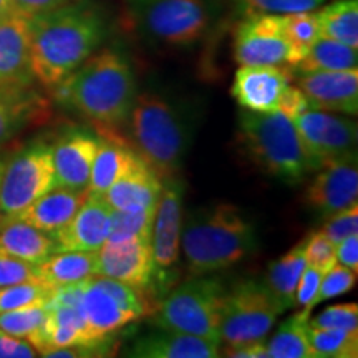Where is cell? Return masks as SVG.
I'll list each match as a JSON object with an SVG mask.
<instances>
[{
  "label": "cell",
  "mask_w": 358,
  "mask_h": 358,
  "mask_svg": "<svg viewBox=\"0 0 358 358\" xmlns=\"http://www.w3.org/2000/svg\"><path fill=\"white\" fill-rule=\"evenodd\" d=\"M53 289L40 280L22 282V284L0 287V313L15 310V308L47 303L50 301Z\"/></svg>",
  "instance_id": "36"
},
{
  "label": "cell",
  "mask_w": 358,
  "mask_h": 358,
  "mask_svg": "<svg viewBox=\"0 0 358 358\" xmlns=\"http://www.w3.org/2000/svg\"><path fill=\"white\" fill-rule=\"evenodd\" d=\"M98 252V275L110 277L136 290L150 287L155 275L151 239L105 243Z\"/></svg>",
  "instance_id": "16"
},
{
  "label": "cell",
  "mask_w": 358,
  "mask_h": 358,
  "mask_svg": "<svg viewBox=\"0 0 358 358\" xmlns=\"http://www.w3.org/2000/svg\"><path fill=\"white\" fill-rule=\"evenodd\" d=\"M297 87L306 95L308 108L357 115L358 70H319L299 73Z\"/></svg>",
  "instance_id": "15"
},
{
  "label": "cell",
  "mask_w": 358,
  "mask_h": 358,
  "mask_svg": "<svg viewBox=\"0 0 358 358\" xmlns=\"http://www.w3.org/2000/svg\"><path fill=\"white\" fill-rule=\"evenodd\" d=\"M282 312L274 294L256 280H243L226 290L221 317V342L226 345L266 340Z\"/></svg>",
  "instance_id": "9"
},
{
  "label": "cell",
  "mask_w": 358,
  "mask_h": 358,
  "mask_svg": "<svg viewBox=\"0 0 358 358\" xmlns=\"http://www.w3.org/2000/svg\"><path fill=\"white\" fill-rule=\"evenodd\" d=\"M284 32L287 35L289 42L292 43L295 53H297L299 62L302 60L312 43L320 37L319 19L317 12L306 10V12H294L284 13L280 15Z\"/></svg>",
  "instance_id": "34"
},
{
  "label": "cell",
  "mask_w": 358,
  "mask_h": 358,
  "mask_svg": "<svg viewBox=\"0 0 358 358\" xmlns=\"http://www.w3.org/2000/svg\"><path fill=\"white\" fill-rule=\"evenodd\" d=\"M47 118V101L29 87L0 88V148L29 124Z\"/></svg>",
  "instance_id": "23"
},
{
  "label": "cell",
  "mask_w": 358,
  "mask_h": 358,
  "mask_svg": "<svg viewBox=\"0 0 358 358\" xmlns=\"http://www.w3.org/2000/svg\"><path fill=\"white\" fill-rule=\"evenodd\" d=\"M245 15L252 13H274V15H284V13L315 10L325 0H234Z\"/></svg>",
  "instance_id": "38"
},
{
  "label": "cell",
  "mask_w": 358,
  "mask_h": 358,
  "mask_svg": "<svg viewBox=\"0 0 358 358\" xmlns=\"http://www.w3.org/2000/svg\"><path fill=\"white\" fill-rule=\"evenodd\" d=\"M226 289L216 277L194 275L161 303L158 329L198 335L221 343V317Z\"/></svg>",
  "instance_id": "7"
},
{
  "label": "cell",
  "mask_w": 358,
  "mask_h": 358,
  "mask_svg": "<svg viewBox=\"0 0 358 358\" xmlns=\"http://www.w3.org/2000/svg\"><path fill=\"white\" fill-rule=\"evenodd\" d=\"M322 231L335 245L348 236L358 234V206L352 204L327 217Z\"/></svg>",
  "instance_id": "42"
},
{
  "label": "cell",
  "mask_w": 358,
  "mask_h": 358,
  "mask_svg": "<svg viewBox=\"0 0 358 358\" xmlns=\"http://www.w3.org/2000/svg\"><path fill=\"white\" fill-rule=\"evenodd\" d=\"M48 308L47 303H35V306H27L0 313V330L15 335V337L29 340L40 350L42 345L43 329L47 325Z\"/></svg>",
  "instance_id": "32"
},
{
  "label": "cell",
  "mask_w": 358,
  "mask_h": 358,
  "mask_svg": "<svg viewBox=\"0 0 358 358\" xmlns=\"http://www.w3.org/2000/svg\"><path fill=\"white\" fill-rule=\"evenodd\" d=\"M113 209L100 196H90L64 227L53 232L55 252L98 250L108 239Z\"/></svg>",
  "instance_id": "18"
},
{
  "label": "cell",
  "mask_w": 358,
  "mask_h": 358,
  "mask_svg": "<svg viewBox=\"0 0 358 358\" xmlns=\"http://www.w3.org/2000/svg\"><path fill=\"white\" fill-rule=\"evenodd\" d=\"M358 65L357 48L329 37H320L312 43L306 55L292 66L295 73L319 70H352Z\"/></svg>",
  "instance_id": "30"
},
{
  "label": "cell",
  "mask_w": 358,
  "mask_h": 358,
  "mask_svg": "<svg viewBox=\"0 0 358 358\" xmlns=\"http://www.w3.org/2000/svg\"><path fill=\"white\" fill-rule=\"evenodd\" d=\"M29 19L20 13L0 22V88L34 85Z\"/></svg>",
  "instance_id": "21"
},
{
  "label": "cell",
  "mask_w": 358,
  "mask_h": 358,
  "mask_svg": "<svg viewBox=\"0 0 358 358\" xmlns=\"http://www.w3.org/2000/svg\"><path fill=\"white\" fill-rule=\"evenodd\" d=\"M12 2L20 15L30 19V17L38 15V13L53 10V8L65 6V3L70 2V0H12Z\"/></svg>",
  "instance_id": "47"
},
{
  "label": "cell",
  "mask_w": 358,
  "mask_h": 358,
  "mask_svg": "<svg viewBox=\"0 0 358 358\" xmlns=\"http://www.w3.org/2000/svg\"><path fill=\"white\" fill-rule=\"evenodd\" d=\"M38 280L50 289L80 284L98 275L96 250H66L53 252L43 262L37 264Z\"/></svg>",
  "instance_id": "26"
},
{
  "label": "cell",
  "mask_w": 358,
  "mask_h": 358,
  "mask_svg": "<svg viewBox=\"0 0 358 358\" xmlns=\"http://www.w3.org/2000/svg\"><path fill=\"white\" fill-rule=\"evenodd\" d=\"M306 110H308V101L306 95L301 92V88L290 85V87L285 90L284 96H282V100L279 103V111L287 115L290 120H294L295 116L303 113Z\"/></svg>",
  "instance_id": "45"
},
{
  "label": "cell",
  "mask_w": 358,
  "mask_h": 358,
  "mask_svg": "<svg viewBox=\"0 0 358 358\" xmlns=\"http://www.w3.org/2000/svg\"><path fill=\"white\" fill-rule=\"evenodd\" d=\"M15 13L19 12H17V8L13 6L12 0H0V22L8 19V17L15 15Z\"/></svg>",
  "instance_id": "49"
},
{
  "label": "cell",
  "mask_w": 358,
  "mask_h": 358,
  "mask_svg": "<svg viewBox=\"0 0 358 358\" xmlns=\"http://www.w3.org/2000/svg\"><path fill=\"white\" fill-rule=\"evenodd\" d=\"M136 155V151L128 150L116 140L101 141L90 173L88 194L103 198L110 186L129 168Z\"/></svg>",
  "instance_id": "28"
},
{
  "label": "cell",
  "mask_w": 358,
  "mask_h": 358,
  "mask_svg": "<svg viewBox=\"0 0 358 358\" xmlns=\"http://www.w3.org/2000/svg\"><path fill=\"white\" fill-rule=\"evenodd\" d=\"M357 282V272L352 271L345 266H335L325 272L322 275L319 290H317L315 297L312 301V308L317 306V303H322L329 299L340 297V295L350 292Z\"/></svg>",
  "instance_id": "37"
},
{
  "label": "cell",
  "mask_w": 358,
  "mask_h": 358,
  "mask_svg": "<svg viewBox=\"0 0 358 358\" xmlns=\"http://www.w3.org/2000/svg\"><path fill=\"white\" fill-rule=\"evenodd\" d=\"M87 198V189L53 187L15 216L47 234H53L75 216Z\"/></svg>",
  "instance_id": "24"
},
{
  "label": "cell",
  "mask_w": 358,
  "mask_h": 358,
  "mask_svg": "<svg viewBox=\"0 0 358 358\" xmlns=\"http://www.w3.org/2000/svg\"><path fill=\"white\" fill-rule=\"evenodd\" d=\"M129 133L136 153L166 181L181 169L187 133L173 105L156 93L134 98L129 111Z\"/></svg>",
  "instance_id": "5"
},
{
  "label": "cell",
  "mask_w": 358,
  "mask_h": 358,
  "mask_svg": "<svg viewBox=\"0 0 358 358\" xmlns=\"http://www.w3.org/2000/svg\"><path fill=\"white\" fill-rule=\"evenodd\" d=\"M57 187L52 143L34 140L3 161L0 216H15L40 196Z\"/></svg>",
  "instance_id": "8"
},
{
  "label": "cell",
  "mask_w": 358,
  "mask_h": 358,
  "mask_svg": "<svg viewBox=\"0 0 358 358\" xmlns=\"http://www.w3.org/2000/svg\"><path fill=\"white\" fill-rule=\"evenodd\" d=\"M306 264L317 271L325 272L337 264L335 257V244L324 234V231H317L306 239Z\"/></svg>",
  "instance_id": "40"
},
{
  "label": "cell",
  "mask_w": 358,
  "mask_h": 358,
  "mask_svg": "<svg viewBox=\"0 0 358 358\" xmlns=\"http://www.w3.org/2000/svg\"><path fill=\"white\" fill-rule=\"evenodd\" d=\"M301 140L317 166L327 159L357 153V123L332 111L308 108L292 120Z\"/></svg>",
  "instance_id": "12"
},
{
  "label": "cell",
  "mask_w": 358,
  "mask_h": 358,
  "mask_svg": "<svg viewBox=\"0 0 358 358\" xmlns=\"http://www.w3.org/2000/svg\"><path fill=\"white\" fill-rule=\"evenodd\" d=\"M0 252L40 264L55 252L50 234L17 216H0Z\"/></svg>",
  "instance_id": "25"
},
{
  "label": "cell",
  "mask_w": 358,
  "mask_h": 358,
  "mask_svg": "<svg viewBox=\"0 0 358 358\" xmlns=\"http://www.w3.org/2000/svg\"><path fill=\"white\" fill-rule=\"evenodd\" d=\"M306 267V239L275 262L268 264L266 287L274 294L284 310L295 307V290Z\"/></svg>",
  "instance_id": "27"
},
{
  "label": "cell",
  "mask_w": 358,
  "mask_h": 358,
  "mask_svg": "<svg viewBox=\"0 0 358 358\" xmlns=\"http://www.w3.org/2000/svg\"><path fill=\"white\" fill-rule=\"evenodd\" d=\"M38 353L29 340L0 330V358H34Z\"/></svg>",
  "instance_id": "44"
},
{
  "label": "cell",
  "mask_w": 358,
  "mask_h": 358,
  "mask_svg": "<svg viewBox=\"0 0 358 358\" xmlns=\"http://www.w3.org/2000/svg\"><path fill=\"white\" fill-rule=\"evenodd\" d=\"M335 257L340 266L358 272V234L348 236L335 245Z\"/></svg>",
  "instance_id": "46"
},
{
  "label": "cell",
  "mask_w": 358,
  "mask_h": 358,
  "mask_svg": "<svg viewBox=\"0 0 358 358\" xmlns=\"http://www.w3.org/2000/svg\"><path fill=\"white\" fill-rule=\"evenodd\" d=\"M143 37L168 48H189L206 37L217 15V0H123Z\"/></svg>",
  "instance_id": "6"
},
{
  "label": "cell",
  "mask_w": 358,
  "mask_h": 358,
  "mask_svg": "<svg viewBox=\"0 0 358 358\" xmlns=\"http://www.w3.org/2000/svg\"><path fill=\"white\" fill-rule=\"evenodd\" d=\"M219 342L198 335L159 329L138 337L128 348V357L141 358H216L221 355Z\"/></svg>",
  "instance_id": "22"
},
{
  "label": "cell",
  "mask_w": 358,
  "mask_h": 358,
  "mask_svg": "<svg viewBox=\"0 0 358 358\" xmlns=\"http://www.w3.org/2000/svg\"><path fill=\"white\" fill-rule=\"evenodd\" d=\"M234 57L239 65L294 66L299 64L292 43L284 32L280 15H245L236 30Z\"/></svg>",
  "instance_id": "11"
},
{
  "label": "cell",
  "mask_w": 358,
  "mask_h": 358,
  "mask_svg": "<svg viewBox=\"0 0 358 358\" xmlns=\"http://www.w3.org/2000/svg\"><path fill=\"white\" fill-rule=\"evenodd\" d=\"M310 310L302 308L282 322L272 338L266 342L268 358H315L308 342Z\"/></svg>",
  "instance_id": "29"
},
{
  "label": "cell",
  "mask_w": 358,
  "mask_h": 358,
  "mask_svg": "<svg viewBox=\"0 0 358 358\" xmlns=\"http://www.w3.org/2000/svg\"><path fill=\"white\" fill-rule=\"evenodd\" d=\"M259 248L254 222L237 206L216 204L191 214L182 250L192 275L213 274L252 256Z\"/></svg>",
  "instance_id": "3"
},
{
  "label": "cell",
  "mask_w": 358,
  "mask_h": 358,
  "mask_svg": "<svg viewBox=\"0 0 358 358\" xmlns=\"http://www.w3.org/2000/svg\"><path fill=\"white\" fill-rule=\"evenodd\" d=\"M58 103L78 111L100 129L111 131L127 122L136 98V78L123 52L103 48L52 90Z\"/></svg>",
  "instance_id": "2"
},
{
  "label": "cell",
  "mask_w": 358,
  "mask_h": 358,
  "mask_svg": "<svg viewBox=\"0 0 358 358\" xmlns=\"http://www.w3.org/2000/svg\"><path fill=\"white\" fill-rule=\"evenodd\" d=\"M320 35L358 47V0H334L317 12Z\"/></svg>",
  "instance_id": "31"
},
{
  "label": "cell",
  "mask_w": 358,
  "mask_h": 358,
  "mask_svg": "<svg viewBox=\"0 0 358 358\" xmlns=\"http://www.w3.org/2000/svg\"><path fill=\"white\" fill-rule=\"evenodd\" d=\"M237 140L261 171L287 185H297L319 169L292 120L279 110L271 113L241 110Z\"/></svg>",
  "instance_id": "4"
},
{
  "label": "cell",
  "mask_w": 358,
  "mask_h": 358,
  "mask_svg": "<svg viewBox=\"0 0 358 358\" xmlns=\"http://www.w3.org/2000/svg\"><path fill=\"white\" fill-rule=\"evenodd\" d=\"M358 166L357 153L342 158L327 159L320 164L319 174L303 191V204L322 219L357 204Z\"/></svg>",
  "instance_id": "13"
},
{
  "label": "cell",
  "mask_w": 358,
  "mask_h": 358,
  "mask_svg": "<svg viewBox=\"0 0 358 358\" xmlns=\"http://www.w3.org/2000/svg\"><path fill=\"white\" fill-rule=\"evenodd\" d=\"M153 211H115L111 213V229L106 243H123L131 239H151Z\"/></svg>",
  "instance_id": "35"
},
{
  "label": "cell",
  "mask_w": 358,
  "mask_h": 358,
  "mask_svg": "<svg viewBox=\"0 0 358 358\" xmlns=\"http://www.w3.org/2000/svg\"><path fill=\"white\" fill-rule=\"evenodd\" d=\"M80 308L93 338L100 343L148 313L140 290L105 275H93L83 282Z\"/></svg>",
  "instance_id": "10"
},
{
  "label": "cell",
  "mask_w": 358,
  "mask_h": 358,
  "mask_svg": "<svg viewBox=\"0 0 358 358\" xmlns=\"http://www.w3.org/2000/svg\"><path fill=\"white\" fill-rule=\"evenodd\" d=\"M222 355L234 358H266V340L237 343V345H226V350H224Z\"/></svg>",
  "instance_id": "48"
},
{
  "label": "cell",
  "mask_w": 358,
  "mask_h": 358,
  "mask_svg": "<svg viewBox=\"0 0 358 358\" xmlns=\"http://www.w3.org/2000/svg\"><path fill=\"white\" fill-rule=\"evenodd\" d=\"M161 191L163 179L140 155H136L127 171L103 194V199L115 211H153Z\"/></svg>",
  "instance_id": "20"
},
{
  "label": "cell",
  "mask_w": 358,
  "mask_h": 358,
  "mask_svg": "<svg viewBox=\"0 0 358 358\" xmlns=\"http://www.w3.org/2000/svg\"><path fill=\"white\" fill-rule=\"evenodd\" d=\"M100 145L101 140L78 129L66 131L52 143L57 187L87 189L93 159Z\"/></svg>",
  "instance_id": "19"
},
{
  "label": "cell",
  "mask_w": 358,
  "mask_h": 358,
  "mask_svg": "<svg viewBox=\"0 0 358 358\" xmlns=\"http://www.w3.org/2000/svg\"><path fill=\"white\" fill-rule=\"evenodd\" d=\"M322 275H324V272L317 271L313 267L303 268L297 290H295V307L312 312V301L315 297L317 290H319Z\"/></svg>",
  "instance_id": "43"
},
{
  "label": "cell",
  "mask_w": 358,
  "mask_h": 358,
  "mask_svg": "<svg viewBox=\"0 0 358 358\" xmlns=\"http://www.w3.org/2000/svg\"><path fill=\"white\" fill-rule=\"evenodd\" d=\"M292 70L272 65H241L231 95L243 110L271 113L279 110L285 90L292 85Z\"/></svg>",
  "instance_id": "14"
},
{
  "label": "cell",
  "mask_w": 358,
  "mask_h": 358,
  "mask_svg": "<svg viewBox=\"0 0 358 358\" xmlns=\"http://www.w3.org/2000/svg\"><path fill=\"white\" fill-rule=\"evenodd\" d=\"M181 211L182 194L174 179L163 181L159 201L156 204L153 226H151V254L155 274H164L179 259L181 244Z\"/></svg>",
  "instance_id": "17"
},
{
  "label": "cell",
  "mask_w": 358,
  "mask_h": 358,
  "mask_svg": "<svg viewBox=\"0 0 358 358\" xmlns=\"http://www.w3.org/2000/svg\"><path fill=\"white\" fill-rule=\"evenodd\" d=\"M308 342L315 357L355 358L358 357V332L342 329H317L308 325Z\"/></svg>",
  "instance_id": "33"
},
{
  "label": "cell",
  "mask_w": 358,
  "mask_h": 358,
  "mask_svg": "<svg viewBox=\"0 0 358 358\" xmlns=\"http://www.w3.org/2000/svg\"><path fill=\"white\" fill-rule=\"evenodd\" d=\"M38 280L37 264L0 252V287L22 284V282Z\"/></svg>",
  "instance_id": "41"
},
{
  "label": "cell",
  "mask_w": 358,
  "mask_h": 358,
  "mask_svg": "<svg viewBox=\"0 0 358 358\" xmlns=\"http://www.w3.org/2000/svg\"><path fill=\"white\" fill-rule=\"evenodd\" d=\"M2 169H3V159L0 158V179H2Z\"/></svg>",
  "instance_id": "50"
},
{
  "label": "cell",
  "mask_w": 358,
  "mask_h": 358,
  "mask_svg": "<svg viewBox=\"0 0 358 358\" xmlns=\"http://www.w3.org/2000/svg\"><path fill=\"white\" fill-rule=\"evenodd\" d=\"M29 27L34 78L48 90L93 55L108 32L105 13L93 0H70L30 17Z\"/></svg>",
  "instance_id": "1"
},
{
  "label": "cell",
  "mask_w": 358,
  "mask_h": 358,
  "mask_svg": "<svg viewBox=\"0 0 358 358\" xmlns=\"http://www.w3.org/2000/svg\"><path fill=\"white\" fill-rule=\"evenodd\" d=\"M308 325L317 329H342L358 332V306L357 303L330 306L313 319H308Z\"/></svg>",
  "instance_id": "39"
}]
</instances>
